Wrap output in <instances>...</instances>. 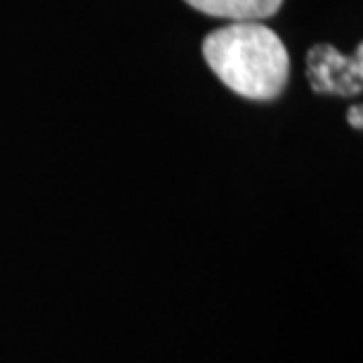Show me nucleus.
Here are the masks:
<instances>
[{
  "label": "nucleus",
  "mask_w": 363,
  "mask_h": 363,
  "mask_svg": "<svg viewBox=\"0 0 363 363\" xmlns=\"http://www.w3.org/2000/svg\"><path fill=\"white\" fill-rule=\"evenodd\" d=\"M203 57L229 90L245 99H276L290 76L286 45L259 21H234L213 31Z\"/></svg>",
  "instance_id": "1"
},
{
  "label": "nucleus",
  "mask_w": 363,
  "mask_h": 363,
  "mask_svg": "<svg viewBox=\"0 0 363 363\" xmlns=\"http://www.w3.org/2000/svg\"><path fill=\"white\" fill-rule=\"evenodd\" d=\"M309 83L316 92H335L340 97L361 92V45L357 57H342L330 45L311 48L307 57Z\"/></svg>",
  "instance_id": "2"
},
{
  "label": "nucleus",
  "mask_w": 363,
  "mask_h": 363,
  "mask_svg": "<svg viewBox=\"0 0 363 363\" xmlns=\"http://www.w3.org/2000/svg\"><path fill=\"white\" fill-rule=\"evenodd\" d=\"M203 14L234 21H259L279 12L283 0H184Z\"/></svg>",
  "instance_id": "3"
},
{
  "label": "nucleus",
  "mask_w": 363,
  "mask_h": 363,
  "mask_svg": "<svg viewBox=\"0 0 363 363\" xmlns=\"http://www.w3.org/2000/svg\"><path fill=\"white\" fill-rule=\"evenodd\" d=\"M350 123H352V125H357L359 130L363 128V123H361V106H354L352 111H350Z\"/></svg>",
  "instance_id": "4"
}]
</instances>
